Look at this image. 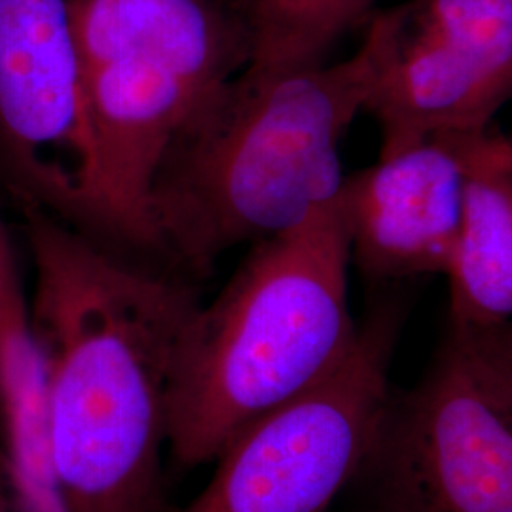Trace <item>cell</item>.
I'll list each match as a JSON object with an SVG mask.
<instances>
[{
    "instance_id": "obj_1",
    "label": "cell",
    "mask_w": 512,
    "mask_h": 512,
    "mask_svg": "<svg viewBox=\"0 0 512 512\" xmlns=\"http://www.w3.org/2000/svg\"><path fill=\"white\" fill-rule=\"evenodd\" d=\"M23 215L50 446L73 511L150 512L171 387L202 302L188 283L90 234L40 211Z\"/></svg>"
},
{
    "instance_id": "obj_2",
    "label": "cell",
    "mask_w": 512,
    "mask_h": 512,
    "mask_svg": "<svg viewBox=\"0 0 512 512\" xmlns=\"http://www.w3.org/2000/svg\"><path fill=\"white\" fill-rule=\"evenodd\" d=\"M376 16L338 63L245 69L173 148L148 202L152 256L209 270L239 245L304 224L338 202L340 145L382 67Z\"/></svg>"
},
{
    "instance_id": "obj_3",
    "label": "cell",
    "mask_w": 512,
    "mask_h": 512,
    "mask_svg": "<svg viewBox=\"0 0 512 512\" xmlns=\"http://www.w3.org/2000/svg\"><path fill=\"white\" fill-rule=\"evenodd\" d=\"M351 245L338 202L251 245L184 336L171 387L167 450L215 461L258 416L325 380L359 336L349 308Z\"/></svg>"
},
{
    "instance_id": "obj_4",
    "label": "cell",
    "mask_w": 512,
    "mask_h": 512,
    "mask_svg": "<svg viewBox=\"0 0 512 512\" xmlns=\"http://www.w3.org/2000/svg\"><path fill=\"white\" fill-rule=\"evenodd\" d=\"M99 162L103 243L152 255L148 202L251 48L226 0H71Z\"/></svg>"
},
{
    "instance_id": "obj_5",
    "label": "cell",
    "mask_w": 512,
    "mask_h": 512,
    "mask_svg": "<svg viewBox=\"0 0 512 512\" xmlns=\"http://www.w3.org/2000/svg\"><path fill=\"white\" fill-rule=\"evenodd\" d=\"M397 332V310L374 313L325 380L234 435L181 512H327L380 439Z\"/></svg>"
},
{
    "instance_id": "obj_6",
    "label": "cell",
    "mask_w": 512,
    "mask_h": 512,
    "mask_svg": "<svg viewBox=\"0 0 512 512\" xmlns=\"http://www.w3.org/2000/svg\"><path fill=\"white\" fill-rule=\"evenodd\" d=\"M368 465L380 512H512V403L471 330L448 325Z\"/></svg>"
},
{
    "instance_id": "obj_7",
    "label": "cell",
    "mask_w": 512,
    "mask_h": 512,
    "mask_svg": "<svg viewBox=\"0 0 512 512\" xmlns=\"http://www.w3.org/2000/svg\"><path fill=\"white\" fill-rule=\"evenodd\" d=\"M0 184L23 213L103 241L71 0H0Z\"/></svg>"
},
{
    "instance_id": "obj_8",
    "label": "cell",
    "mask_w": 512,
    "mask_h": 512,
    "mask_svg": "<svg viewBox=\"0 0 512 512\" xmlns=\"http://www.w3.org/2000/svg\"><path fill=\"white\" fill-rule=\"evenodd\" d=\"M384 54L366 103L380 154L490 128L512 101V0H410L376 14Z\"/></svg>"
},
{
    "instance_id": "obj_9",
    "label": "cell",
    "mask_w": 512,
    "mask_h": 512,
    "mask_svg": "<svg viewBox=\"0 0 512 512\" xmlns=\"http://www.w3.org/2000/svg\"><path fill=\"white\" fill-rule=\"evenodd\" d=\"M486 129L425 135L346 177L340 209L351 262L363 274L404 279L446 272L476 143Z\"/></svg>"
},
{
    "instance_id": "obj_10",
    "label": "cell",
    "mask_w": 512,
    "mask_h": 512,
    "mask_svg": "<svg viewBox=\"0 0 512 512\" xmlns=\"http://www.w3.org/2000/svg\"><path fill=\"white\" fill-rule=\"evenodd\" d=\"M444 275L450 325L490 330L512 321V150L488 128L476 143L458 238Z\"/></svg>"
},
{
    "instance_id": "obj_11",
    "label": "cell",
    "mask_w": 512,
    "mask_h": 512,
    "mask_svg": "<svg viewBox=\"0 0 512 512\" xmlns=\"http://www.w3.org/2000/svg\"><path fill=\"white\" fill-rule=\"evenodd\" d=\"M0 429L14 512H74L52 456L46 361L21 281L0 287Z\"/></svg>"
},
{
    "instance_id": "obj_12",
    "label": "cell",
    "mask_w": 512,
    "mask_h": 512,
    "mask_svg": "<svg viewBox=\"0 0 512 512\" xmlns=\"http://www.w3.org/2000/svg\"><path fill=\"white\" fill-rule=\"evenodd\" d=\"M251 57L247 69L283 71L327 63L330 50L374 16L378 0H226Z\"/></svg>"
},
{
    "instance_id": "obj_13",
    "label": "cell",
    "mask_w": 512,
    "mask_h": 512,
    "mask_svg": "<svg viewBox=\"0 0 512 512\" xmlns=\"http://www.w3.org/2000/svg\"><path fill=\"white\" fill-rule=\"evenodd\" d=\"M512 403V321L490 330H471Z\"/></svg>"
},
{
    "instance_id": "obj_14",
    "label": "cell",
    "mask_w": 512,
    "mask_h": 512,
    "mask_svg": "<svg viewBox=\"0 0 512 512\" xmlns=\"http://www.w3.org/2000/svg\"><path fill=\"white\" fill-rule=\"evenodd\" d=\"M16 266V260H14V253H12V247H10V239L6 236V230H4V224L0 220V279L8 272H12Z\"/></svg>"
},
{
    "instance_id": "obj_15",
    "label": "cell",
    "mask_w": 512,
    "mask_h": 512,
    "mask_svg": "<svg viewBox=\"0 0 512 512\" xmlns=\"http://www.w3.org/2000/svg\"><path fill=\"white\" fill-rule=\"evenodd\" d=\"M0 512H14L12 499H10V490H8V482H6V473H4L2 452H0Z\"/></svg>"
},
{
    "instance_id": "obj_16",
    "label": "cell",
    "mask_w": 512,
    "mask_h": 512,
    "mask_svg": "<svg viewBox=\"0 0 512 512\" xmlns=\"http://www.w3.org/2000/svg\"><path fill=\"white\" fill-rule=\"evenodd\" d=\"M507 139H509V145H511L512 150V135H507Z\"/></svg>"
}]
</instances>
